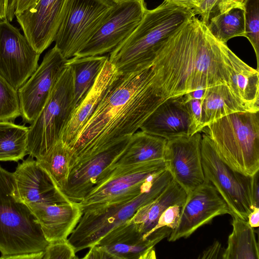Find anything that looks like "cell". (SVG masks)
<instances>
[{"label":"cell","mask_w":259,"mask_h":259,"mask_svg":"<svg viewBox=\"0 0 259 259\" xmlns=\"http://www.w3.org/2000/svg\"><path fill=\"white\" fill-rule=\"evenodd\" d=\"M152 64L118 73L79 132L72 156L92 148L104 149L131 137L164 101L154 81Z\"/></svg>","instance_id":"1"},{"label":"cell","mask_w":259,"mask_h":259,"mask_svg":"<svg viewBox=\"0 0 259 259\" xmlns=\"http://www.w3.org/2000/svg\"><path fill=\"white\" fill-rule=\"evenodd\" d=\"M231 52L194 16L163 43L158 56L171 92L179 97L221 84L230 88Z\"/></svg>","instance_id":"2"},{"label":"cell","mask_w":259,"mask_h":259,"mask_svg":"<svg viewBox=\"0 0 259 259\" xmlns=\"http://www.w3.org/2000/svg\"><path fill=\"white\" fill-rule=\"evenodd\" d=\"M194 16L193 10L165 1L148 9L133 32L109 53V61L120 74L150 65L162 44Z\"/></svg>","instance_id":"3"},{"label":"cell","mask_w":259,"mask_h":259,"mask_svg":"<svg viewBox=\"0 0 259 259\" xmlns=\"http://www.w3.org/2000/svg\"><path fill=\"white\" fill-rule=\"evenodd\" d=\"M49 242L40 225L20 199L14 172L0 165V258L31 259Z\"/></svg>","instance_id":"4"},{"label":"cell","mask_w":259,"mask_h":259,"mask_svg":"<svg viewBox=\"0 0 259 259\" xmlns=\"http://www.w3.org/2000/svg\"><path fill=\"white\" fill-rule=\"evenodd\" d=\"M259 111H241L223 117L201 131L232 169L252 176L259 170Z\"/></svg>","instance_id":"5"},{"label":"cell","mask_w":259,"mask_h":259,"mask_svg":"<svg viewBox=\"0 0 259 259\" xmlns=\"http://www.w3.org/2000/svg\"><path fill=\"white\" fill-rule=\"evenodd\" d=\"M166 168L163 160L110 166L79 202L82 213L100 210L133 199L148 190Z\"/></svg>","instance_id":"6"},{"label":"cell","mask_w":259,"mask_h":259,"mask_svg":"<svg viewBox=\"0 0 259 259\" xmlns=\"http://www.w3.org/2000/svg\"><path fill=\"white\" fill-rule=\"evenodd\" d=\"M74 109L73 74L70 67L66 65L44 108L28 126L29 156L35 159L41 158L61 140Z\"/></svg>","instance_id":"7"},{"label":"cell","mask_w":259,"mask_h":259,"mask_svg":"<svg viewBox=\"0 0 259 259\" xmlns=\"http://www.w3.org/2000/svg\"><path fill=\"white\" fill-rule=\"evenodd\" d=\"M172 180L166 168L148 190L133 199L100 210L82 213L68 241L76 252L89 248L112 229L130 219L140 207L154 199Z\"/></svg>","instance_id":"8"},{"label":"cell","mask_w":259,"mask_h":259,"mask_svg":"<svg viewBox=\"0 0 259 259\" xmlns=\"http://www.w3.org/2000/svg\"><path fill=\"white\" fill-rule=\"evenodd\" d=\"M202 164L205 180L210 183L233 214L247 221L253 209L252 186L254 175L247 176L234 170L217 153L205 134L201 141Z\"/></svg>","instance_id":"9"},{"label":"cell","mask_w":259,"mask_h":259,"mask_svg":"<svg viewBox=\"0 0 259 259\" xmlns=\"http://www.w3.org/2000/svg\"><path fill=\"white\" fill-rule=\"evenodd\" d=\"M115 4L112 0H70L54 40L55 47L64 58L77 54Z\"/></svg>","instance_id":"10"},{"label":"cell","mask_w":259,"mask_h":259,"mask_svg":"<svg viewBox=\"0 0 259 259\" xmlns=\"http://www.w3.org/2000/svg\"><path fill=\"white\" fill-rule=\"evenodd\" d=\"M147 10L144 0L115 3L94 35L75 56L110 53L133 32Z\"/></svg>","instance_id":"11"},{"label":"cell","mask_w":259,"mask_h":259,"mask_svg":"<svg viewBox=\"0 0 259 259\" xmlns=\"http://www.w3.org/2000/svg\"><path fill=\"white\" fill-rule=\"evenodd\" d=\"M131 137L105 149L87 150L71 158L67 184L62 192L67 198L73 202L81 201L100 175L122 153Z\"/></svg>","instance_id":"12"},{"label":"cell","mask_w":259,"mask_h":259,"mask_svg":"<svg viewBox=\"0 0 259 259\" xmlns=\"http://www.w3.org/2000/svg\"><path fill=\"white\" fill-rule=\"evenodd\" d=\"M40 54L7 20L0 21V75L18 90L37 67Z\"/></svg>","instance_id":"13"},{"label":"cell","mask_w":259,"mask_h":259,"mask_svg":"<svg viewBox=\"0 0 259 259\" xmlns=\"http://www.w3.org/2000/svg\"><path fill=\"white\" fill-rule=\"evenodd\" d=\"M67 59L54 46L39 66L18 90L23 121L31 124L45 105L57 81L66 67Z\"/></svg>","instance_id":"14"},{"label":"cell","mask_w":259,"mask_h":259,"mask_svg":"<svg viewBox=\"0 0 259 259\" xmlns=\"http://www.w3.org/2000/svg\"><path fill=\"white\" fill-rule=\"evenodd\" d=\"M233 214L213 186L205 182L187 194L176 227L168 237L169 242L187 238L215 217Z\"/></svg>","instance_id":"15"},{"label":"cell","mask_w":259,"mask_h":259,"mask_svg":"<svg viewBox=\"0 0 259 259\" xmlns=\"http://www.w3.org/2000/svg\"><path fill=\"white\" fill-rule=\"evenodd\" d=\"M199 132L167 140L164 161L172 180L188 194L204 183Z\"/></svg>","instance_id":"16"},{"label":"cell","mask_w":259,"mask_h":259,"mask_svg":"<svg viewBox=\"0 0 259 259\" xmlns=\"http://www.w3.org/2000/svg\"><path fill=\"white\" fill-rule=\"evenodd\" d=\"M69 1L37 0L15 16L24 35L39 54L54 41Z\"/></svg>","instance_id":"17"},{"label":"cell","mask_w":259,"mask_h":259,"mask_svg":"<svg viewBox=\"0 0 259 259\" xmlns=\"http://www.w3.org/2000/svg\"><path fill=\"white\" fill-rule=\"evenodd\" d=\"M171 231L164 227L144 239L129 219L112 229L95 244L104 247L114 259H153L156 258L154 246L168 237Z\"/></svg>","instance_id":"18"},{"label":"cell","mask_w":259,"mask_h":259,"mask_svg":"<svg viewBox=\"0 0 259 259\" xmlns=\"http://www.w3.org/2000/svg\"><path fill=\"white\" fill-rule=\"evenodd\" d=\"M140 128L166 140L197 133L183 96L170 98L163 102L147 117Z\"/></svg>","instance_id":"19"},{"label":"cell","mask_w":259,"mask_h":259,"mask_svg":"<svg viewBox=\"0 0 259 259\" xmlns=\"http://www.w3.org/2000/svg\"><path fill=\"white\" fill-rule=\"evenodd\" d=\"M118 73L108 59L93 86L73 110L61 137V141L71 149L79 132L93 114Z\"/></svg>","instance_id":"20"},{"label":"cell","mask_w":259,"mask_h":259,"mask_svg":"<svg viewBox=\"0 0 259 259\" xmlns=\"http://www.w3.org/2000/svg\"><path fill=\"white\" fill-rule=\"evenodd\" d=\"M32 212L49 243L68 239L82 215L79 202L71 201L41 206Z\"/></svg>","instance_id":"21"},{"label":"cell","mask_w":259,"mask_h":259,"mask_svg":"<svg viewBox=\"0 0 259 259\" xmlns=\"http://www.w3.org/2000/svg\"><path fill=\"white\" fill-rule=\"evenodd\" d=\"M186 197L187 193L185 190L172 180L154 199L140 207L130 220L135 224L145 239L146 235L157 224L164 210L174 204L182 207Z\"/></svg>","instance_id":"22"},{"label":"cell","mask_w":259,"mask_h":259,"mask_svg":"<svg viewBox=\"0 0 259 259\" xmlns=\"http://www.w3.org/2000/svg\"><path fill=\"white\" fill-rule=\"evenodd\" d=\"M231 91L250 112L259 111V71L248 65L232 51Z\"/></svg>","instance_id":"23"},{"label":"cell","mask_w":259,"mask_h":259,"mask_svg":"<svg viewBox=\"0 0 259 259\" xmlns=\"http://www.w3.org/2000/svg\"><path fill=\"white\" fill-rule=\"evenodd\" d=\"M201 103L202 130L213 121L229 114L249 111L226 84L205 89Z\"/></svg>","instance_id":"24"},{"label":"cell","mask_w":259,"mask_h":259,"mask_svg":"<svg viewBox=\"0 0 259 259\" xmlns=\"http://www.w3.org/2000/svg\"><path fill=\"white\" fill-rule=\"evenodd\" d=\"M167 140L141 131L134 133L120 156L110 166H125L163 160Z\"/></svg>","instance_id":"25"},{"label":"cell","mask_w":259,"mask_h":259,"mask_svg":"<svg viewBox=\"0 0 259 259\" xmlns=\"http://www.w3.org/2000/svg\"><path fill=\"white\" fill-rule=\"evenodd\" d=\"M107 56L73 57L67 60L66 65L71 69L73 78V104L78 105L94 84Z\"/></svg>","instance_id":"26"},{"label":"cell","mask_w":259,"mask_h":259,"mask_svg":"<svg viewBox=\"0 0 259 259\" xmlns=\"http://www.w3.org/2000/svg\"><path fill=\"white\" fill-rule=\"evenodd\" d=\"M232 217L233 230L224 249L223 259H258V245L253 228L247 221L235 214Z\"/></svg>","instance_id":"27"},{"label":"cell","mask_w":259,"mask_h":259,"mask_svg":"<svg viewBox=\"0 0 259 259\" xmlns=\"http://www.w3.org/2000/svg\"><path fill=\"white\" fill-rule=\"evenodd\" d=\"M29 127L12 121H0V161L23 160L27 155Z\"/></svg>","instance_id":"28"},{"label":"cell","mask_w":259,"mask_h":259,"mask_svg":"<svg viewBox=\"0 0 259 259\" xmlns=\"http://www.w3.org/2000/svg\"><path fill=\"white\" fill-rule=\"evenodd\" d=\"M72 153V149L60 140L44 156L36 159L62 192L67 184Z\"/></svg>","instance_id":"29"},{"label":"cell","mask_w":259,"mask_h":259,"mask_svg":"<svg viewBox=\"0 0 259 259\" xmlns=\"http://www.w3.org/2000/svg\"><path fill=\"white\" fill-rule=\"evenodd\" d=\"M244 15V8H233L211 18L207 26L216 38L227 44L232 38L245 37Z\"/></svg>","instance_id":"30"},{"label":"cell","mask_w":259,"mask_h":259,"mask_svg":"<svg viewBox=\"0 0 259 259\" xmlns=\"http://www.w3.org/2000/svg\"><path fill=\"white\" fill-rule=\"evenodd\" d=\"M18 90L0 75V121H12L21 116Z\"/></svg>","instance_id":"31"},{"label":"cell","mask_w":259,"mask_h":259,"mask_svg":"<svg viewBox=\"0 0 259 259\" xmlns=\"http://www.w3.org/2000/svg\"><path fill=\"white\" fill-rule=\"evenodd\" d=\"M245 37L254 51L257 70H259V0H245Z\"/></svg>","instance_id":"32"},{"label":"cell","mask_w":259,"mask_h":259,"mask_svg":"<svg viewBox=\"0 0 259 259\" xmlns=\"http://www.w3.org/2000/svg\"><path fill=\"white\" fill-rule=\"evenodd\" d=\"M245 0H202L197 8L193 10L194 15L208 25L210 19L235 8H244Z\"/></svg>","instance_id":"33"},{"label":"cell","mask_w":259,"mask_h":259,"mask_svg":"<svg viewBox=\"0 0 259 259\" xmlns=\"http://www.w3.org/2000/svg\"><path fill=\"white\" fill-rule=\"evenodd\" d=\"M76 251L68 239L49 243L42 259H76Z\"/></svg>","instance_id":"34"},{"label":"cell","mask_w":259,"mask_h":259,"mask_svg":"<svg viewBox=\"0 0 259 259\" xmlns=\"http://www.w3.org/2000/svg\"><path fill=\"white\" fill-rule=\"evenodd\" d=\"M181 208L182 206L178 204L168 206L159 217L156 226L146 235L145 238L147 239L154 232L164 227L174 229L177 226Z\"/></svg>","instance_id":"35"},{"label":"cell","mask_w":259,"mask_h":259,"mask_svg":"<svg viewBox=\"0 0 259 259\" xmlns=\"http://www.w3.org/2000/svg\"><path fill=\"white\" fill-rule=\"evenodd\" d=\"M184 101L196 127L197 132L201 131V100L194 99L188 93L184 95Z\"/></svg>","instance_id":"36"},{"label":"cell","mask_w":259,"mask_h":259,"mask_svg":"<svg viewBox=\"0 0 259 259\" xmlns=\"http://www.w3.org/2000/svg\"><path fill=\"white\" fill-rule=\"evenodd\" d=\"M37 0H10L7 20L12 21L15 16L33 5Z\"/></svg>","instance_id":"37"},{"label":"cell","mask_w":259,"mask_h":259,"mask_svg":"<svg viewBox=\"0 0 259 259\" xmlns=\"http://www.w3.org/2000/svg\"><path fill=\"white\" fill-rule=\"evenodd\" d=\"M88 252L83 257L84 259L114 258V257L103 246L95 244L89 248Z\"/></svg>","instance_id":"38"},{"label":"cell","mask_w":259,"mask_h":259,"mask_svg":"<svg viewBox=\"0 0 259 259\" xmlns=\"http://www.w3.org/2000/svg\"><path fill=\"white\" fill-rule=\"evenodd\" d=\"M224 249L223 250L221 244L218 241H215L210 246L204 250L198 257L199 258H222Z\"/></svg>","instance_id":"39"},{"label":"cell","mask_w":259,"mask_h":259,"mask_svg":"<svg viewBox=\"0 0 259 259\" xmlns=\"http://www.w3.org/2000/svg\"><path fill=\"white\" fill-rule=\"evenodd\" d=\"M202 0H164L188 9L194 10L199 7Z\"/></svg>","instance_id":"40"},{"label":"cell","mask_w":259,"mask_h":259,"mask_svg":"<svg viewBox=\"0 0 259 259\" xmlns=\"http://www.w3.org/2000/svg\"><path fill=\"white\" fill-rule=\"evenodd\" d=\"M247 222L252 228H257L259 226V207L254 206L253 209L247 217Z\"/></svg>","instance_id":"41"},{"label":"cell","mask_w":259,"mask_h":259,"mask_svg":"<svg viewBox=\"0 0 259 259\" xmlns=\"http://www.w3.org/2000/svg\"><path fill=\"white\" fill-rule=\"evenodd\" d=\"M258 171L254 175L252 195L254 206L259 207Z\"/></svg>","instance_id":"42"},{"label":"cell","mask_w":259,"mask_h":259,"mask_svg":"<svg viewBox=\"0 0 259 259\" xmlns=\"http://www.w3.org/2000/svg\"><path fill=\"white\" fill-rule=\"evenodd\" d=\"M10 0H0V21L7 20Z\"/></svg>","instance_id":"43"},{"label":"cell","mask_w":259,"mask_h":259,"mask_svg":"<svg viewBox=\"0 0 259 259\" xmlns=\"http://www.w3.org/2000/svg\"><path fill=\"white\" fill-rule=\"evenodd\" d=\"M204 89H199L193 92L189 93L190 96L194 99L201 100L204 96L205 92Z\"/></svg>","instance_id":"44"},{"label":"cell","mask_w":259,"mask_h":259,"mask_svg":"<svg viewBox=\"0 0 259 259\" xmlns=\"http://www.w3.org/2000/svg\"><path fill=\"white\" fill-rule=\"evenodd\" d=\"M112 1H113L115 3H118L122 0H112Z\"/></svg>","instance_id":"45"}]
</instances>
